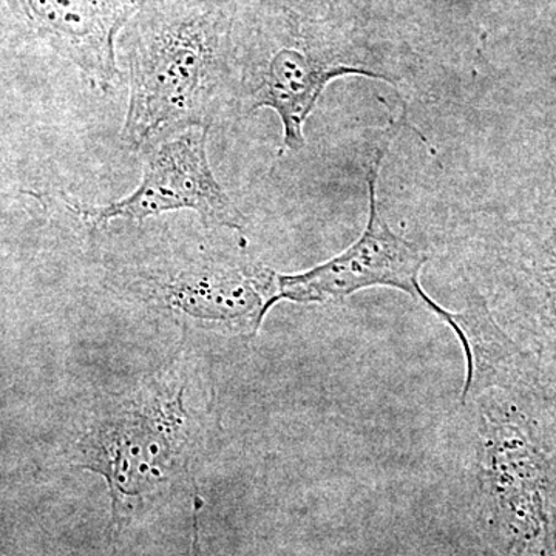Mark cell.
<instances>
[{"label": "cell", "mask_w": 556, "mask_h": 556, "mask_svg": "<svg viewBox=\"0 0 556 556\" xmlns=\"http://www.w3.org/2000/svg\"><path fill=\"white\" fill-rule=\"evenodd\" d=\"M240 0H149L118 39L129 104L121 141L146 152L240 116Z\"/></svg>", "instance_id": "1"}, {"label": "cell", "mask_w": 556, "mask_h": 556, "mask_svg": "<svg viewBox=\"0 0 556 556\" xmlns=\"http://www.w3.org/2000/svg\"><path fill=\"white\" fill-rule=\"evenodd\" d=\"M479 518L500 556H556V393L478 399Z\"/></svg>", "instance_id": "2"}, {"label": "cell", "mask_w": 556, "mask_h": 556, "mask_svg": "<svg viewBox=\"0 0 556 556\" xmlns=\"http://www.w3.org/2000/svg\"><path fill=\"white\" fill-rule=\"evenodd\" d=\"M204 427L188 383L174 376L110 399L87 416L72 459L108 482L115 533L189 473Z\"/></svg>", "instance_id": "3"}, {"label": "cell", "mask_w": 556, "mask_h": 556, "mask_svg": "<svg viewBox=\"0 0 556 556\" xmlns=\"http://www.w3.org/2000/svg\"><path fill=\"white\" fill-rule=\"evenodd\" d=\"M240 116L270 109L283 126L280 155L306 146L305 124L332 80L346 76L382 79L351 38L342 13L309 20L281 0H240Z\"/></svg>", "instance_id": "4"}, {"label": "cell", "mask_w": 556, "mask_h": 556, "mask_svg": "<svg viewBox=\"0 0 556 556\" xmlns=\"http://www.w3.org/2000/svg\"><path fill=\"white\" fill-rule=\"evenodd\" d=\"M207 241H170L124 263L116 287L192 327L255 336L278 303V273Z\"/></svg>", "instance_id": "5"}, {"label": "cell", "mask_w": 556, "mask_h": 556, "mask_svg": "<svg viewBox=\"0 0 556 556\" xmlns=\"http://www.w3.org/2000/svg\"><path fill=\"white\" fill-rule=\"evenodd\" d=\"M399 127L401 121H391L369 166V214L362 236L345 251L313 269L278 274V303L324 305L350 298L364 289L391 288L405 292L424 303L431 313H437L439 303L420 285V273L428 262L427 252L419 244L397 236L380 212V166Z\"/></svg>", "instance_id": "6"}, {"label": "cell", "mask_w": 556, "mask_h": 556, "mask_svg": "<svg viewBox=\"0 0 556 556\" xmlns=\"http://www.w3.org/2000/svg\"><path fill=\"white\" fill-rule=\"evenodd\" d=\"M208 129H190L146 150L141 181L113 203H67L93 229L112 222H146L170 212H195L207 230H236L243 237L244 217L212 172Z\"/></svg>", "instance_id": "7"}, {"label": "cell", "mask_w": 556, "mask_h": 556, "mask_svg": "<svg viewBox=\"0 0 556 556\" xmlns=\"http://www.w3.org/2000/svg\"><path fill=\"white\" fill-rule=\"evenodd\" d=\"M149 0H2L3 31L68 61L94 90L123 83L118 39Z\"/></svg>", "instance_id": "8"}, {"label": "cell", "mask_w": 556, "mask_h": 556, "mask_svg": "<svg viewBox=\"0 0 556 556\" xmlns=\"http://www.w3.org/2000/svg\"><path fill=\"white\" fill-rule=\"evenodd\" d=\"M508 334L556 378V189L506 252Z\"/></svg>", "instance_id": "9"}, {"label": "cell", "mask_w": 556, "mask_h": 556, "mask_svg": "<svg viewBox=\"0 0 556 556\" xmlns=\"http://www.w3.org/2000/svg\"><path fill=\"white\" fill-rule=\"evenodd\" d=\"M438 317L455 331L466 357L463 405L489 391L532 393L555 388L551 372L504 331L478 289L468 292L466 308L457 313L442 308Z\"/></svg>", "instance_id": "10"}, {"label": "cell", "mask_w": 556, "mask_h": 556, "mask_svg": "<svg viewBox=\"0 0 556 556\" xmlns=\"http://www.w3.org/2000/svg\"><path fill=\"white\" fill-rule=\"evenodd\" d=\"M285 7L309 20H332L340 14V0H281Z\"/></svg>", "instance_id": "11"}, {"label": "cell", "mask_w": 556, "mask_h": 556, "mask_svg": "<svg viewBox=\"0 0 556 556\" xmlns=\"http://www.w3.org/2000/svg\"><path fill=\"white\" fill-rule=\"evenodd\" d=\"M193 556H199V538H197V526H195V540H193Z\"/></svg>", "instance_id": "12"}, {"label": "cell", "mask_w": 556, "mask_h": 556, "mask_svg": "<svg viewBox=\"0 0 556 556\" xmlns=\"http://www.w3.org/2000/svg\"><path fill=\"white\" fill-rule=\"evenodd\" d=\"M552 105H556V98L554 101L551 102Z\"/></svg>", "instance_id": "13"}, {"label": "cell", "mask_w": 556, "mask_h": 556, "mask_svg": "<svg viewBox=\"0 0 556 556\" xmlns=\"http://www.w3.org/2000/svg\"><path fill=\"white\" fill-rule=\"evenodd\" d=\"M555 383H556V380H555Z\"/></svg>", "instance_id": "14"}]
</instances>
